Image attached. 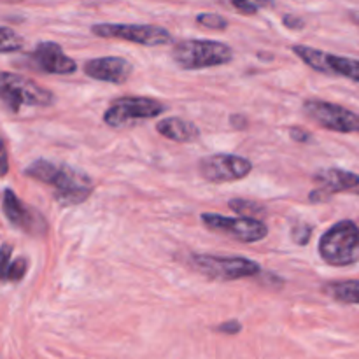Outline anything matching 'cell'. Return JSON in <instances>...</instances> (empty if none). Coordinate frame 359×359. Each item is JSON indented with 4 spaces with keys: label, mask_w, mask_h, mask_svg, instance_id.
<instances>
[{
    "label": "cell",
    "mask_w": 359,
    "mask_h": 359,
    "mask_svg": "<svg viewBox=\"0 0 359 359\" xmlns=\"http://www.w3.org/2000/svg\"><path fill=\"white\" fill-rule=\"evenodd\" d=\"M25 175L49 186L53 189V198L63 207L79 205L93 193V181L90 175L69 165L37 160L25 168Z\"/></svg>",
    "instance_id": "obj_1"
},
{
    "label": "cell",
    "mask_w": 359,
    "mask_h": 359,
    "mask_svg": "<svg viewBox=\"0 0 359 359\" xmlns=\"http://www.w3.org/2000/svg\"><path fill=\"white\" fill-rule=\"evenodd\" d=\"M319 256L330 266H351L359 262V226L344 219L323 233L318 245Z\"/></svg>",
    "instance_id": "obj_2"
},
{
    "label": "cell",
    "mask_w": 359,
    "mask_h": 359,
    "mask_svg": "<svg viewBox=\"0 0 359 359\" xmlns=\"http://www.w3.org/2000/svg\"><path fill=\"white\" fill-rule=\"evenodd\" d=\"M233 56V49L230 46L210 39H186L172 48V60L184 70L226 65Z\"/></svg>",
    "instance_id": "obj_3"
},
{
    "label": "cell",
    "mask_w": 359,
    "mask_h": 359,
    "mask_svg": "<svg viewBox=\"0 0 359 359\" xmlns=\"http://www.w3.org/2000/svg\"><path fill=\"white\" fill-rule=\"evenodd\" d=\"M0 100L9 111L18 112L21 107H49L55 104V95L30 77L0 72Z\"/></svg>",
    "instance_id": "obj_4"
},
{
    "label": "cell",
    "mask_w": 359,
    "mask_h": 359,
    "mask_svg": "<svg viewBox=\"0 0 359 359\" xmlns=\"http://www.w3.org/2000/svg\"><path fill=\"white\" fill-rule=\"evenodd\" d=\"M191 265L196 272L214 280H237L242 277H255L262 273L259 263L241 256L224 258V256L212 255H191Z\"/></svg>",
    "instance_id": "obj_5"
},
{
    "label": "cell",
    "mask_w": 359,
    "mask_h": 359,
    "mask_svg": "<svg viewBox=\"0 0 359 359\" xmlns=\"http://www.w3.org/2000/svg\"><path fill=\"white\" fill-rule=\"evenodd\" d=\"M167 105L149 97H119L105 109L104 123L112 128L130 125L133 121L158 118Z\"/></svg>",
    "instance_id": "obj_6"
},
{
    "label": "cell",
    "mask_w": 359,
    "mask_h": 359,
    "mask_svg": "<svg viewBox=\"0 0 359 359\" xmlns=\"http://www.w3.org/2000/svg\"><path fill=\"white\" fill-rule=\"evenodd\" d=\"M91 34L104 39H121L132 44L165 46L172 42V35L167 28L158 25H130V23H98L91 27Z\"/></svg>",
    "instance_id": "obj_7"
},
{
    "label": "cell",
    "mask_w": 359,
    "mask_h": 359,
    "mask_svg": "<svg viewBox=\"0 0 359 359\" xmlns=\"http://www.w3.org/2000/svg\"><path fill=\"white\" fill-rule=\"evenodd\" d=\"M304 111L312 121L326 130L339 133L359 132V114L339 104L311 98L304 102Z\"/></svg>",
    "instance_id": "obj_8"
},
{
    "label": "cell",
    "mask_w": 359,
    "mask_h": 359,
    "mask_svg": "<svg viewBox=\"0 0 359 359\" xmlns=\"http://www.w3.org/2000/svg\"><path fill=\"white\" fill-rule=\"evenodd\" d=\"M202 223L209 230L216 233L228 235L238 242L252 244L266 238L269 235V226L259 219H249V217H226L221 214H202Z\"/></svg>",
    "instance_id": "obj_9"
},
{
    "label": "cell",
    "mask_w": 359,
    "mask_h": 359,
    "mask_svg": "<svg viewBox=\"0 0 359 359\" xmlns=\"http://www.w3.org/2000/svg\"><path fill=\"white\" fill-rule=\"evenodd\" d=\"M252 163L244 156L228 153H217L200 160L198 172L209 182H235L248 177Z\"/></svg>",
    "instance_id": "obj_10"
},
{
    "label": "cell",
    "mask_w": 359,
    "mask_h": 359,
    "mask_svg": "<svg viewBox=\"0 0 359 359\" xmlns=\"http://www.w3.org/2000/svg\"><path fill=\"white\" fill-rule=\"evenodd\" d=\"M2 209L7 219L11 221V224L20 228L25 233L34 235V237H42L46 233V230H48V223H46L44 216L39 210L25 205L13 189H6L4 191Z\"/></svg>",
    "instance_id": "obj_11"
},
{
    "label": "cell",
    "mask_w": 359,
    "mask_h": 359,
    "mask_svg": "<svg viewBox=\"0 0 359 359\" xmlns=\"http://www.w3.org/2000/svg\"><path fill=\"white\" fill-rule=\"evenodd\" d=\"M28 60L37 72L67 76V74H74L77 70L76 60L67 56L62 46L51 41L39 42L34 51L28 55Z\"/></svg>",
    "instance_id": "obj_12"
},
{
    "label": "cell",
    "mask_w": 359,
    "mask_h": 359,
    "mask_svg": "<svg viewBox=\"0 0 359 359\" xmlns=\"http://www.w3.org/2000/svg\"><path fill=\"white\" fill-rule=\"evenodd\" d=\"M314 182L318 188L311 191L309 200L312 203H323L332 200L335 193L349 191L359 186V175L354 172L344 170V168H323L316 172Z\"/></svg>",
    "instance_id": "obj_13"
},
{
    "label": "cell",
    "mask_w": 359,
    "mask_h": 359,
    "mask_svg": "<svg viewBox=\"0 0 359 359\" xmlns=\"http://www.w3.org/2000/svg\"><path fill=\"white\" fill-rule=\"evenodd\" d=\"M133 72V65L119 56H104V58L88 60L84 63V74L95 81L104 83L123 84L130 79Z\"/></svg>",
    "instance_id": "obj_14"
},
{
    "label": "cell",
    "mask_w": 359,
    "mask_h": 359,
    "mask_svg": "<svg viewBox=\"0 0 359 359\" xmlns=\"http://www.w3.org/2000/svg\"><path fill=\"white\" fill-rule=\"evenodd\" d=\"M156 132L165 139L174 142H193L200 137V130L195 123L186 121L182 118H165L158 121Z\"/></svg>",
    "instance_id": "obj_15"
},
{
    "label": "cell",
    "mask_w": 359,
    "mask_h": 359,
    "mask_svg": "<svg viewBox=\"0 0 359 359\" xmlns=\"http://www.w3.org/2000/svg\"><path fill=\"white\" fill-rule=\"evenodd\" d=\"M323 291L340 304L359 305V280H335L325 284Z\"/></svg>",
    "instance_id": "obj_16"
},
{
    "label": "cell",
    "mask_w": 359,
    "mask_h": 359,
    "mask_svg": "<svg viewBox=\"0 0 359 359\" xmlns=\"http://www.w3.org/2000/svg\"><path fill=\"white\" fill-rule=\"evenodd\" d=\"M326 74L344 76L347 79H353L359 83V60L326 53Z\"/></svg>",
    "instance_id": "obj_17"
},
{
    "label": "cell",
    "mask_w": 359,
    "mask_h": 359,
    "mask_svg": "<svg viewBox=\"0 0 359 359\" xmlns=\"http://www.w3.org/2000/svg\"><path fill=\"white\" fill-rule=\"evenodd\" d=\"M228 207L237 214H241V217H249V219H258V217L265 216V207L252 202V200L235 198L228 202Z\"/></svg>",
    "instance_id": "obj_18"
},
{
    "label": "cell",
    "mask_w": 359,
    "mask_h": 359,
    "mask_svg": "<svg viewBox=\"0 0 359 359\" xmlns=\"http://www.w3.org/2000/svg\"><path fill=\"white\" fill-rule=\"evenodd\" d=\"M25 41L13 28L0 27V53H16L23 49Z\"/></svg>",
    "instance_id": "obj_19"
},
{
    "label": "cell",
    "mask_w": 359,
    "mask_h": 359,
    "mask_svg": "<svg viewBox=\"0 0 359 359\" xmlns=\"http://www.w3.org/2000/svg\"><path fill=\"white\" fill-rule=\"evenodd\" d=\"M196 25L209 28V30H226L228 20L216 13H200L196 16Z\"/></svg>",
    "instance_id": "obj_20"
},
{
    "label": "cell",
    "mask_w": 359,
    "mask_h": 359,
    "mask_svg": "<svg viewBox=\"0 0 359 359\" xmlns=\"http://www.w3.org/2000/svg\"><path fill=\"white\" fill-rule=\"evenodd\" d=\"M27 270H28L27 258H16L14 262H11L6 280H9V283H20V280L25 277V273H27Z\"/></svg>",
    "instance_id": "obj_21"
},
{
    "label": "cell",
    "mask_w": 359,
    "mask_h": 359,
    "mask_svg": "<svg viewBox=\"0 0 359 359\" xmlns=\"http://www.w3.org/2000/svg\"><path fill=\"white\" fill-rule=\"evenodd\" d=\"M312 231H314V228H312L311 224L298 223L294 224L293 230H291V237H293V241L297 242L298 245H305L309 244V241H311Z\"/></svg>",
    "instance_id": "obj_22"
},
{
    "label": "cell",
    "mask_w": 359,
    "mask_h": 359,
    "mask_svg": "<svg viewBox=\"0 0 359 359\" xmlns=\"http://www.w3.org/2000/svg\"><path fill=\"white\" fill-rule=\"evenodd\" d=\"M11 255H13V245H0V283L6 280L7 277V270L11 266Z\"/></svg>",
    "instance_id": "obj_23"
},
{
    "label": "cell",
    "mask_w": 359,
    "mask_h": 359,
    "mask_svg": "<svg viewBox=\"0 0 359 359\" xmlns=\"http://www.w3.org/2000/svg\"><path fill=\"white\" fill-rule=\"evenodd\" d=\"M231 6L235 7L237 11H241L242 14H256L262 7L270 6V4L265 2H233Z\"/></svg>",
    "instance_id": "obj_24"
},
{
    "label": "cell",
    "mask_w": 359,
    "mask_h": 359,
    "mask_svg": "<svg viewBox=\"0 0 359 359\" xmlns=\"http://www.w3.org/2000/svg\"><path fill=\"white\" fill-rule=\"evenodd\" d=\"M7 172H9V154H7L6 140L0 135V179L6 177Z\"/></svg>",
    "instance_id": "obj_25"
},
{
    "label": "cell",
    "mask_w": 359,
    "mask_h": 359,
    "mask_svg": "<svg viewBox=\"0 0 359 359\" xmlns=\"http://www.w3.org/2000/svg\"><path fill=\"white\" fill-rule=\"evenodd\" d=\"M283 23L286 25L287 28H291V30H302V28L305 27V21L302 20L300 16H294V14H286V16L283 18Z\"/></svg>",
    "instance_id": "obj_26"
},
{
    "label": "cell",
    "mask_w": 359,
    "mask_h": 359,
    "mask_svg": "<svg viewBox=\"0 0 359 359\" xmlns=\"http://www.w3.org/2000/svg\"><path fill=\"white\" fill-rule=\"evenodd\" d=\"M216 330L221 333H226V335H235V333L241 332L242 325L238 321H228V323H223L221 326H217Z\"/></svg>",
    "instance_id": "obj_27"
},
{
    "label": "cell",
    "mask_w": 359,
    "mask_h": 359,
    "mask_svg": "<svg viewBox=\"0 0 359 359\" xmlns=\"http://www.w3.org/2000/svg\"><path fill=\"white\" fill-rule=\"evenodd\" d=\"M290 135H291V139L293 140H297V142H309V140H311V133L307 132V130H304V128H298V126H293V128L290 130Z\"/></svg>",
    "instance_id": "obj_28"
},
{
    "label": "cell",
    "mask_w": 359,
    "mask_h": 359,
    "mask_svg": "<svg viewBox=\"0 0 359 359\" xmlns=\"http://www.w3.org/2000/svg\"><path fill=\"white\" fill-rule=\"evenodd\" d=\"M351 20H353L354 23L359 25V13H358V11H353V13H351Z\"/></svg>",
    "instance_id": "obj_29"
}]
</instances>
